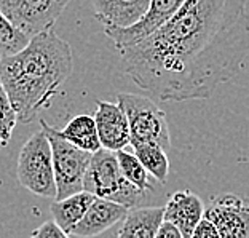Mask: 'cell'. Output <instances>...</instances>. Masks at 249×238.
Masks as SVG:
<instances>
[{
	"label": "cell",
	"mask_w": 249,
	"mask_h": 238,
	"mask_svg": "<svg viewBox=\"0 0 249 238\" xmlns=\"http://www.w3.org/2000/svg\"><path fill=\"white\" fill-rule=\"evenodd\" d=\"M133 150H134V154L138 155L141 163L145 166L147 171L150 173V176L154 178L157 183L165 184L169 174V160H168L166 150L155 144L134 146Z\"/></svg>",
	"instance_id": "18"
},
{
	"label": "cell",
	"mask_w": 249,
	"mask_h": 238,
	"mask_svg": "<svg viewBox=\"0 0 249 238\" xmlns=\"http://www.w3.org/2000/svg\"><path fill=\"white\" fill-rule=\"evenodd\" d=\"M205 218L216 225L220 238H249V198L220 194L208 203Z\"/></svg>",
	"instance_id": "9"
},
{
	"label": "cell",
	"mask_w": 249,
	"mask_h": 238,
	"mask_svg": "<svg viewBox=\"0 0 249 238\" xmlns=\"http://www.w3.org/2000/svg\"><path fill=\"white\" fill-rule=\"evenodd\" d=\"M155 238H184V235L174 224L168 222V220H163L161 225L157 230Z\"/></svg>",
	"instance_id": "23"
},
{
	"label": "cell",
	"mask_w": 249,
	"mask_h": 238,
	"mask_svg": "<svg viewBox=\"0 0 249 238\" xmlns=\"http://www.w3.org/2000/svg\"><path fill=\"white\" fill-rule=\"evenodd\" d=\"M118 53L124 73L152 98L208 99L249 56L248 0H185L166 24Z\"/></svg>",
	"instance_id": "1"
},
{
	"label": "cell",
	"mask_w": 249,
	"mask_h": 238,
	"mask_svg": "<svg viewBox=\"0 0 249 238\" xmlns=\"http://www.w3.org/2000/svg\"><path fill=\"white\" fill-rule=\"evenodd\" d=\"M40 125L48 136L53 152V168L58 187V195L54 200H62L82 192L93 154L71 144L58 133V129L50 127L45 120H40Z\"/></svg>",
	"instance_id": "6"
},
{
	"label": "cell",
	"mask_w": 249,
	"mask_h": 238,
	"mask_svg": "<svg viewBox=\"0 0 249 238\" xmlns=\"http://www.w3.org/2000/svg\"><path fill=\"white\" fill-rule=\"evenodd\" d=\"M185 0H150L149 10L136 24L129 27H104V34L114 42L115 48L120 50L131 47L149 37L152 32L160 29L163 24L173 18L182 7Z\"/></svg>",
	"instance_id": "8"
},
{
	"label": "cell",
	"mask_w": 249,
	"mask_h": 238,
	"mask_svg": "<svg viewBox=\"0 0 249 238\" xmlns=\"http://www.w3.org/2000/svg\"><path fill=\"white\" fill-rule=\"evenodd\" d=\"M31 238H71V234L62 230L54 220H47L32 232Z\"/></svg>",
	"instance_id": "21"
},
{
	"label": "cell",
	"mask_w": 249,
	"mask_h": 238,
	"mask_svg": "<svg viewBox=\"0 0 249 238\" xmlns=\"http://www.w3.org/2000/svg\"><path fill=\"white\" fill-rule=\"evenodd\" d=\"M73 69L71 45L53 29L31 37L21 52L0 58V82L21 123L36 120Z\"/></svg>",
	"instance_id": "2"
},
{
	"label": "cell",
	"mask_w": 249,
	"mask_h": 238,
	"mask_svg": "<svg viewBox=\"0 0 249 238\" xmlns=\"http://www.w3.org/2000/svg\"><path fill=\"white\" fill-rule=\"evenodd\" d=\"M58 133L66 141H69L71 144L80 147V149L87 152H91V154L103 149L98 134V127H96V120L91 115L82 114L73 117L72 120L67 122L64 128L58 129Z\"/></svg>",
	"instance_id": "16"
},
{
	"label": "cell",
	"mask_w": 249,
	"mask_h": 238,
	"mask_svg": "<svg viewBox=\"0 0 249 238\" xmlns=\"http://www.w3.org/2000/svg\"><path fill=\"white\" fill-rule=\"evenodd\" d=\"M16 123H18V117L0 82V146H7L10 143Z\"/></svg>",
	"instance_id": "20"
},
{
	"label": "cell",
	"mask_w": 249,
	"mask_h": 238,
	"mask_svg": "<svg viewBox=\"0 0 249 238\" xmlns=\"http://www.w3.org/2000/svg\"><path fill=\"white\" fill-rule=\"evenodd\" d=\"M117 154V160H118V165L122 168V173L124 174V178H126L129 183L133 185L138 187L139 190L145 192V194H149V192H154L155 189V184L154 181L150 178V173L147 171L145 166L141 163V160L138 158V155L134 154L133 147L131 149H122L115 152Z\"/></svg>",
	"instance_id": "17"
},
{
	"label": "cell",
	"mask_w": 249,
	"mask_h": 238,
	"mask_svg": "<svg viewBox=\"0 0 249 238\" xmlns=\"http://www.w3.org/2000/svg\"><path fill=\"white\" fill-rule=\"evenodd\" d=\"M16 178L24 189L38 197L56 198L58 195L52 144L43 128L22 144L16 166Z\"/></svg>",
	"instance_id": "4"
},
{
	"label": "cell",
	"mask_w": 249,
	"mask_h": 238,
	"mask_svg": "<svg viewBox=\"0 0 249 238\" xmlns=\"http://www.w3.org/2000/svg\"><path fill=\"white\" fill-rule=\"evenodd\" d=\"M83 190L98 198L120 203L128 209L138 208L147 195L124 178L115 152L107 150L104 147L94 152L91 157V163L85 176Z\"/></svg>",
	"instance_id": "3"
},
{
	"label": "cell",
	"mask_w": 249,
	"mask_h": 238,
	"mask_svg": "<svg viewBox=\"0 0 249 238\" xmlns=\"http://www.w3.org/2000/svg\"><path fill=\"white\" fill-rule=\"evenodd\" d=\"M94 195L87 190H82L78 194L66 197L62 200H54L50 206V211L53 214V220L59 225L62 230L72 235L75 225L83 219L88 208L94 201Z\"/></svg>",
	"instance_id": "15"
},
{
	"label": "cell",
	"mask_w": 249,
	"mask_h": 238,
	"mask_svg": "<svg viewBox=\"0 0 249 238\" xmlns=\"http://www.w3.org/2000/svg\"><path fill=\"white\" fill-rule=\"evenodd\" d=\"M94 18L104 27H129L149 10L150 0H89Z\"/></svg>",
	"instance_id": "13"
},
{
	"label": "cell",
	"mask_w": 249,
	"mask_h": 238,
	"mask_svg": "<svg viewBox=\"0 0 249 238\" xmlns=\"http://www.w3.org/2000/svg\"><path fill=\"white\" fill-rule=\"evenodd\" d=\"M165 220V206L131 208L123 219L117 238H155Z\"/></svg>",
	"instance_id": "14"
},
{
	"label": "cell",
	"mask_w": 249,
	"mask_h": 238,
	"mask_svg": "<svg viewBox=\"0 0 249 238\" xmlns=\"http://www.w3.org/2000/svg\"><path fill=\"white\" fill-rule=\"evenodd\" d=\"M94 120L98 127L101 146L104 149L118 152L129 147L131 144L129 122L118 101L117 103H109L103 99L96 101Z\"/></svg>",
	"instance_id": "10"
},
{
	"label": "cell",
	"mask_w": 249,
	"mask_h": 238,
	"mask_svg": "<svg viewBox=\"0 0 249 238\" xmlns=\"http://www.w3.org/2000/svg\"><path fill=\"white\" fill-rule=\"evenodd\" d=\"M117 101L123 107L129 122V131H131L129 146L155 144L165 150L171 149L166 114L154 101L133 93H118Z\"/></svg>",
	"instance_id": "5"
},
{
	"label": "cell",
	"mask_w": 249,
	"mask_h": 238,
	"mask_svg": "<svg viewBox=\"0 0 249 238\" xmlns=\"http://www.w3.org/2000/svg\"><path fill=\"white\" fill-rule=\"evenodd\" d=\"M75 238H80V237H75Z\"/></svg>",
	"instance_id": "24"
},
{
	"label": "cell",
	"mask_w": 249,
	"mask_h": 238,
	"mask_svg": "<svg viewBox=\"0 0 249 238\" xmlns=\"http://www.w3.org/2000/svg\"><path fill=\"white\" fill-rule=\"evenodd\" d=\"M31 38L11 24L0 11V58L21 52Z\"/></svg>",
	"instance_id": "19"
},
{
	"label": "cell",
	"mask_w": 249,
	"mask_h": 238,
	"mask_svg": "<svg viewBox=\"0 0 249 238\" xmlns=\"http://www.w3.org/2000/svg\"><path fill=\"white\" fill-rule=\"evenodd\" d=\"M71 0H0V11L27 37L53 29Z\"/></svg>",
	"instance_id": "7"
},
{
	"label": "cell",
	"mask_w": 249,
	"mask_h": 238,
	"mask_svg": "<svg viewBox=\"0 0 249 238\" xmlns=\"http://www.w3.org/2000/svg\"><path fill=\"white\" fill-rule=\"evenodd\" d=\"M192 238H220L217 227L208 218H203L195 227Z\"/></svg>",
	"instance_id": "22"
},
{
	"label": "cell",
	"mask_w": 249,
	"mask_h": 238,
	"mask_svg": "<svg viewBox=\"0 0 249 238\" xmlns=\"http://www.w3.org/2000/svg\"><path fill=\"white\" fill-rule=\"evenodd\" d=\"M205 209L203 200L192 190H178L165 205V220L176 225L184 238H192L198 222L205 218Z\"/></svg>",
	"instance_id": "11"
},
{
	"label": "cell",
	"mask_w": 249,
	"mask_h": 238,
	"mask_svg": "<svg viewBox=\"0 0 249 238\" xmlns=\"http://www.w3.org/2000/svg\"><path fill=\"white\" fill-rule=\"evenodd\" d=\"M129 209L120 203L106 200V198H94L91 206L88 208L83 219L75 225L72 235L80 238H93L101 235L103 232L114 227L117 222H120L126 218Z\"/></svg>",
	"instance_id": "12"
}]
</instances>
